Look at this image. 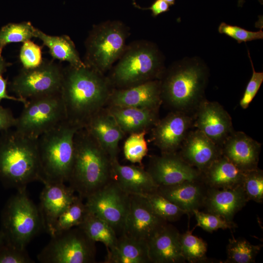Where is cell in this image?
Segmentation results:
<instances>
[{
    "mask_svg": "<svg viewBox=\"0 0 263 263\" xmlns=\"http://www.w3.org/2000/svg\"><path fill=\"white\" fill-rule=\"evenodd\" d=\"M113 88L107 76L87 66L63 68L60 94L66 119L79 129L106 106Z\"/></svg>",
    "mask_w": 263,
    "mask_h": 263,
    "instance_id": "cell-1",
    "label": "cell"
},
{
    "mask_svg": "<svg viewBox=\"0 0 263 263\" xmlns=\"http://www.w3.org/2000/svg\"><path fill=\"white\" fill-rule=\"evenodd\" d=\"M208 69L198 57H185L165 68L160 78L161 95L174 111L186 112L196 108L203 100Z\"/></svg>",
    "mask_w": 263,
    "mask_h": 263,
    "instance_id": "cell-2",
    "label": "cell"
},
{
    "mask_svg": "<svg viewBox=\"0 0 263 263\" xmlns=\"http://www.w3.org/2000/svg\"><path fill=\"white\" fill-rule=\"evenodd\" d=\"M74 145L67 182L79 196L86 199L111 180L112 159L84 128L75 133Z\"/></svg>",
    "mask_w": 263,
    "mask_h": 263,
    "instance_id": "cell-3",
    "label": "cell"
},
{
    "mask_svg": "<svg viewBox=\"0 0 263 263\" xmlns=\"http://www.w3.org/2000/svg\"><path fill=\"white\" fill-rule=\"evenodd\" d=\"M0 179L18 190L40 180L38 138L10 129L0 134Z\"/></svg>",
    "mask_w": 263,
    "mask_h": 263,
    "instance_id": "cell-4",
    "label": "cell"
},
{
    "mask_svg": "<svg viewBox=\"0 0 263 263\" xmlns=\"http://www.w3.org/2000/svg\"><path fill=\"white\" fill-rule=\"evenodd\" d=\"M107 76L113 89H125L159 79L165 69L163 53L154 43L134 41L127 45Z\"/></svg>",
    "mask_w": 263,
    "mask_h": 263,
    "instance_id": "cell-5",
    "label": "cell"
},
{
    "mask_svg": "<svg viewBox=\"0 0 263 263\" xmlns=\"http://www.w3.org/2000/svg\"><path fill=\"white\" fill-rule=\"evenodd\" d=\"M79 129L66 120L38 138L40 181L68 182L74 157L75 135Z\"/></svg>",
    "mask_w": 263,
    "mask_h": 263,
    "instance_id": "cell-6",
    "label": "cell"
},
{
    "mask_svg": "<svg viewBox=\"0 0 263 263\" xmlns=\"http://www.w3.org/2000/svg\"><path fill=\"white\" fill-rule=\"evenodd\" d=\"M129 29L119 20H107L93 26L85 42V64L104 74L123 54Z\"/></svg>",
    "mask_w": 263,
    "mask_h": 263,
    "instance_id": "cell-7",
    "label": "cell"
},
{
    "mask_svg": "<svg viewBox=\"0 0 263 263\" xmlns=\"http://www.w3.org/2000/svg\"><path fill=\"white\" fill-rule=\"evenodd\" d=\"M2 225L5 242L21 249H25L31 240L43 229L38 207L28 197L26 188L18 189L6 204Z\"/></svg>",
    "mask_w": 263,
    "mask_h": 263,
    "instance_id": "cell-8",
    "label": "cell"
},
{
    "mask_svg": "<svg viewBox=\"0 0 263 263\" xmlns=\"http://www.w3.org/2000/svg\"><path fill=\"white\" fill-rule=\"evenodd\" d=\"M66 120L65 108L59 92L27 100L16 118L14 128L23 135L38 138Z\"/></svg>",
    "mask_w": 263,
    "mask_h": 263,
    "instance_id": "cell-9",
    "label": "cell"
},
{
    "mask_svg": "<svg viewBox=\"0 0 263 263\" xmlns=\"http://www.w3.org/2000/svg\"><path fill=\"white\" fill-rule=\"evenodd\" d=\"M37 256L42 263H92L95 262V242L79 226L51 237Z\"/></svg>",
    "mask_w": 263,
    "mask_h": 263,
    "instance_id": "cell-10",
    "label": "cell"
},
{
    "mask_svg": "<svg viewBox=\"0 0 263 263\" xmlns=\"http://www.w3.org/2000/svg\"><path fill=\"white\" fill-rule=\"evenodd\" d=\"M63 68L54 60L43 59L38 67L22 68L10 84L16 95L25 100L59 93Z\"/></svg>",
    "mask_w": 263,
    "mask_h": 263,
    "instance_id": "cell-11",
    "label": "cell"
},
{
    "mask_svg": "<svg viewBox=\"0 0 263 263\" xmlns=\"http://www.w3.org/2000/svg\"><path fill=\"white\" fill-rule=\"evenodd\" d=\"M86 200L90 212L106 221L117 235L122 234L129 208V194L111 180Z\"/></svg>",
    "mask_w": 263,
    "mask_h": 263,
    "instance_id": "cell-12",
    "label": "cell"
},
{
    "mask_svg": "<svg viewBox=\"0 0 263 263\" xmlns=\"http://www.w3.org/2000/svg\"><path fill=\"white\" fill-rule=\"evenodd\" d=\"M168 223L156 213L144 196L131 194L122 234L148 243Z\"/></svg>",
    "mask_w": 263,
    "mask_h": 263,
    "instance_id": "cell-13",
    "label": "cell"
},
{
    "mask_svg": "<svg viewBox=\"0 0 263 263\" xmlns=\"http://www.w3.org/2000/svg\"><path fill=\"white\" fill-rule=\"evenodd\" d=\"M147 170L158 186L201 180V173L185 162L177 152L152 156Z\"/></svg>",
    "mask_w": 263,
    "mask_h": 263,
    "instance_id": "cell-14",
    "label": "cell"
},
{
    "mask_svg": "<svg viewBox=\"0 0 263 263\" xmlns=\"http://www.w3.org/2000/svg\"><path fill=\"white\" fill-rule=\"evenodd\" d=\"M192 124V118L186 112L174 111L151 129L152 141L162 153L177 152Z\"/></svg>",
    "mask_w": 263,
    "mask_h": 263,
    "instance_id": "cell-15",
    "label": "cell"
},
{
    "mask_svg": "<svg viewBox=\"0 0 263 263\" xmlns=\"http://www.w3.org/2000/svg\"><path fill=\"white\" fill-rule=\"evenodd\" d=\"M196 108L193 126L221 147L233 132L230 115L217 102L203 99Z\"/></svg>",
    "mask_w": 263,
    "mask_h": 263,
    "instance_id": "cell-16",
    "label": "cell"
},
{
    "mask_svg": "<svg viewBox=\"0 0 263 263\" xmlns=\"http://www.w3.org/2000/svg\"><path fill=\"white\" fill-rule=\"evenodd\" d=\"M40 195L38 207L43 228L50 235L57 218L76 199L77 195L63 183H44Z\"/></svg>",
    "mask_w": 263,
    "mask_h": 263,
    "instance_id": "cell-17",
    "label": "cell"
},
{
    "mask_svg": "<svg viewBox=\"0 0 263 263\" xmlns=\"http://www.w3.org/2000/svg\"><path fill=\"white\" fill-rule=\"evenodd\" d=\"M159 79L125 89H113L107 106L158 109L162 103Z\"/></svg>",
    "mask_w": 263,
    "mask_h": 263,
    "instance_id": "cell-18",
    "label": "cell"
},
{
    "mask_svg": "<svg viewBox=\"0 0 263 263\" xmlns=\"http://www.w3.org/2000/svg\"><path fill=\"white\" fill-rule=\"evenodd\" d=\"M180 148L182 158L201 173L222 155L221 147L198 129L188 133Z\"/></svg>",
    "mask_w": 263,
    "mask_h": 263,
    "instance_id": "cell-19",
    "label": "cell"
},
{
    "mask_svg": "<svg viewBox=\"0 0 263 263\" xmlns=\"http://www.w3.org/2000/svg\"><path fill=\"white\" fill-rule=\"evenodd\" d=\"M84 128L95 139L112 160L117 159L118 145L125 134L106 107L95 113Z\"/></svg>",
    "mask_w": 263,
    "mask_h": 263,
    "instance_id": "cell-20",
    "label": "cell"
},
{
    "mask_svg": "<svg viewBox=\"0 0 263 263\" xmlns=\"http://www.w3.org/2000/svg\"><path fill=\"white\" fill-rule=\"evenodd\" d=\"M261 145L242 132H233L221 148L222 154L243 171L258 168Z\"/></svg>",
    "mask_w": 263,
    "mask_h": 263,
    "instance_id": "cell-21",
    "label": "cell"
},
{
    "mask_svg": "<svg viewBox=\"0 0 263 263\" xmlns=\"http://www.w3.org/2000/svg\"><path fill=\"white\" fill-rule=\"evenodd\" d=\"M111 180L127 194L144 196L157 190L148 171L134 165H122L118 159L112 160Z\"/></svg>",
    "mask_w": 263,
    "mask_h": 263,
    "instance_id": "cell-22",
    "label": "cell"
},
{
    "mask_svg": "<svg viewBox=\"0 0 263 263\" xmlns=\"http://www.w3.org/2000/svg\"><path fill=\"white\" fill-rule=\"evenodd\" d=\"M180 234L175 226L168 223L154 235L147 243L150 263H185Z\"/></svg>",
    "mask_w": 263,
    "mask_h": 263,
    "instance_id": "cell-23",
    "label": "cell"
},
{
    "mask_svg": "<svg viewBox=\"0 0 263 263\" xmlns=\"http://www.w3.org/2000/svg\"><path fill=\"white\" fill-rule=\"evenodd\" d=\"M207 189L202 180H198L158 186L157 191L186 214L190 215L203 207Z\"/></svg>",
    "mask_w": 263,
    "mask_h": 263,
    "instance_id": "cell-24",
    "label": "cell"
},
{
    "mask_svg": "<svg viewBox=\"0 0 263 263\" xmlns=\"http://www.w3.org/2000/svg\"><path fill=\"white\" fill-rule=\"evenodd\" d=\"M248 201L242 185L227 189L208 188L203 207L207 212L233 221L235 215Z\"/></svg>",
    "mask_w": 263,
    "mask_h": 263,
    "instance_id": "cell-25",
    "label": "cell"
},
{
    "mask_svg": "<svg viewBox=\"0 0 263 263\" xmlns=\"http://www.w3.org/2000/svg\"><path fill=\"white\" fill-rule=\"evenodd\" d=\"M106 107L125 134L147 132L159 120L158 109L115 106Z\"/></svg>",
    "mask_w": 263,
    "mask_h": 263,
    "instance_id": "cell-26",
    "label": "cell"
},
{
    "mask_svg": "<svg viewBox=\"0 0 263 263\" xmlns=\"http://www.w3.org/2000/svg\"><path fill=\"white\" fill-rule=\"evenodd\" d=\"M244 172L222 155L201 173V180L208 188H231L242 185Z\"/></svg>",
    "mask_w": 263,
    "mask_h": 263,
    "instance_id": "cell-27",
    "label": "cell"
},
{
    "mask_svg": "<svg viewBox=\"0 0 263 263\" xmlns=\"http://www.w3.org/2000/svg\"><path fill=\"white\" fill-rule=\"evenodd\" d=\"M108 251L106 263H149L146 242L122 234L115 245Z\"/></svg>",
    "mask_w": 263,
    "mask_h": 263,
    "instance_id": "cell-28",
    "label": "cell"
},
{
    "mask_svg": "<svg viewBox=\"0 0 263 263\" xmlns=\"http://www.w3.org/2000/svg\"><path fill=\"white\" fill-rule=\"evenodd\" d=\"M34 37L38 38L43 45L48 47L54 59L67 61L69 65L74 67L86 66L80 58L75 43L68 36H50L35 28Z\"/></svg>",
    "mask_w": 263,
    "mask_h": 263,
    "instance_id": "cell-29",
    "label": "cell"
},
{
    "mask_svg": "<svg viewBox=\"0 0 263 263\" xmlns=\"http://www.w3.org/2000/svg\"><path fill=\"white\" fill-rule=\"evenodd\" d=\"M93 241L105 244L107 250L116 244L118 236L113 227L103 219L89 212L84 222L79 226Z\"/></svg>",
    "mask_w": 263,
    "mask_h": 263,
    "instance_id": "cell-30",
    "label": "cell"
},
{
    "mask_svg": "<svg viewBox=\"0 0 263 263\" xmlns=\"http://www.w3.org/2000/svg\"><path fill=\"white\" fill-rule=\"evenodd\" d=\"M83 200L77 195L76 199L57 218L50 234L51 237L78 226L84 222L89 211Z\"/></svg>",
    "mask_w": 263,
    "mask_h": 263,
    "instance_id": "cell-31",
    "label": "cell"
},
{
    "mask_svg": "<svg viewBox=\"0 0 263 263\" xmlns=\"http://www.w3.org/2000/svg\"><path fill=\"white\" fill-rule=\"evenodd\" d=\"M262 245H254L244 238L229 239L226 246V263H252Z\"/></svg>",
    "mask_w": 263,
    "mask_h": 263,
    "instance_id": "cell-32",
    "label": "cell"
},
{
    "mask_svg": "<svg viewBox=\"0 0 263 263\" xmlns=\"http://www.w3.org/2000/svg\"><path fill=\"white\" fill-rule=\"evenodd\" d=\"M192 232L188 230L180 234L181 251L185 260L191 263L208 262L207 243Z\"/></svg>",
    "mask_w": 263,
    "mask_h": 263,
    "instance_id": "cell-33",
    "label": "cell"
},
{
    "mask_svg": "<svg viewBox=\"0 0 263 263\" xmlns=\"http://www.w3.org/2000/svg\"><path fill=\"white\" fill-rule=\"evenodd\" d=\"M35 27L29 21L10 23L0 30V56L3 48L8 43L23 42L34 37Z\"/></svg>",
    "mask_w": 263,
    "mask_h": 263,
    "instance_id": "cell-34",
    "label": "cell"
},
{
    "mask_svg": "<svg viewBox=\"0 0 263 263\" xmlns=\"http://www.w3.org/2000/svg\"><path fill=\"white\" fill-rule=\"evenodd\" d=\"M144 196L156 213L167 222L177 221L182 215L186 214L184 210L160 194L157 190Z\"/></svg>",
    "mask_w": 263,
    "mask_h": 263,
    "instance_id": "cell-35",
    "label": "cell"
},
{
    "mask_svg": "<svg viewBox=\"0 0 263 263\" xmlns=\"http://www.w3.org/2000/svg\"><path fill=\"white\" fill-rule=\"evenodd\" d=\"M147 132L132 133L125 141L123 151L127 160L132 163L141 164L148 151L145 139Z\"/></svg>",
    "mask_w": 263,
    "mask_h": 263,
    "instance_id": "cell-36",
    "label": "cell"
},
{
    "mask_svg": "<svg viewBox=\"0 0 263 263\" xmlns=\"http://www.w3.org/2000/svg\"><path fill=\"white\" fill-rule=\"evenodd\" d=\"M242 187L248 201H263V172L258 168L244 172Z\"/></svg>",
    "mask_w": 263,
    "mask_h": 263,
    "instance_id": "cell-37",
    "label": "cell"
},
{
    "mask_svg": "<svg viewBox=\"0 0 263 263\" xmlns=\"http://www.w3.org/2000/svg\"><path fill=\"white\" fill-rule=\"evenodd\" d=\"M197 222L196 226L212 232L219 229H234L237 225L233 221H228L220 216L209 212L195 210L193 212Z\"/></svg>",
    "mask_w": 263,
    "mask_h": 263,
    "instance_id": "cell-38",
    "label": "cell"
},
{
    "mask_svg": "<svg viewBox=\"0 0 263 263\" xmlns=\"http://www.w3.org/2000/svg\"><path fill=\"white\" fill-rule=\"evenodd\" d=\"M218 30L220 34L230 37L236 40L238 43L263 38V32L261 29L258 31H250L224 22L220 23Z\"/></svg>",
    "mask_w": 263,
    "mask_h": 263,
    "instance_id": "cell-39",
    "label": "cell"
},
{
    "mask_svg": "<svg viewBox=\"0 0 263 263\" xmlns=\"http://www.w3.org/2000/svg\"><path fill=\"white\" fill-rule=\"evenodd\" d=\"M42 48L31 40L23 42L19 52V59L25 69L34 68L43 62Z\"/></svg>",
    "mask_w": 263,
    "mask_h": 263,
    "instance_id": "cell-40",
    "label": "cell"
},
{
    "mask_svg": "<svg viewBox=\"0 0 263 263\" xmlns=\"http://www.w3.org/2000/svg\"><path fill=\"white\" fill-rule=\"evenodd\" d=\"M247 52L248 56L250 59L252 69V75L247 84L243 96L240 102V106L244 109H246L248 108L249 105L257 94L263 81V73L257 72L255 70L248 49H247Z\"/></svg>",
    "mask_w": 263,
    "mask_h": 263,
    "instance_id": "cell-41",
    "label": "cell"
},
{
    "mask_svg": "<svg viewBox=\"0 0 263 263\" xmlns=\"http://www.w3.org/2000/svg\"><path fill=\"white\" fill-rule=\"evenodd\" d=\"M3 244L0 247V263H34L25 249L16 248L6 242L5 245Z\"/></svg>",
    "mask_w": 263,
    "mask_h": 263,
    "instance_id": "cell-42",
    "label": "cell"
},
{
    "mask_svg": "<svg viewBox=\"0 0 263 263\" xmlns=\"http://www.w3.org/2000/svg\"><path fill=\"white\" fill-rule=\"evenodd\" d=\"M10 65V63L6 61L2 56H0V103L3 99H6L25 103L27 100H25L18 97L9 95L7 91V80L3 77V74L6 68Z\"/></svg>",
    "mask_w": 263,
    "mask_h": 263,
    "instance_id": "cell-43",
    "label": "cell"
},
{
    "mask_svg": "<svg viewBox=\"0 0 263 263\" xmlns=\"http://www.w3.org/2000/svg\"><path fill=\"white\" fill-rule=\"evenodd\" d=\"M16 121L10 109L0 106V132L14 127Z\"/></svg>",
    "mask_w": 263,
    "mask_h": 263,
    "instance_id": "cell-44",
    "label": "cell"
},
{
    "mask_svg": "<svg viewBox=\"0 0 263 263\" xmlns=\"http://www.w3.org/2000/svg\"><path fill=\"white\" fill-rule=\"evenodd\" d=\"M134 6L139 9L143 10H150L152 12V15L156 17L159 15L168 11L169 10L170 5L164 0H155L150 6L147 8H142L137 5L134 1Z\"/></svg>",
    "mask_w": 263,
    "mask_h": 263,
    "instance_id": "cell-45",
    "label": "cell"
},
{
    "mask_svg": "<svg viewBox=\"0 0 263 263\" xmlns=\"http://www.w3.org/2000/svg\"><path fill=\"white\" fill-rule=\"evenodd\" d=\"M5 242L4 236L2 231L0 232V247Z\"/></svg>",
    "mask_w": 263,
    "mask_h": 263,
    "instance_id": "cell-46",
    "label": "cell"
},
{
    "mask_svg": "<svg viewBox=\"0 0 263 263\" xmlns=\"http://www.w3.org/2000/svg\"><path fill=\"white\" fill-rule=\"evenodd\" d=\"M167 2L170 6L173 5L175 4V0H164Z\"/></svg>",
    "mask_w": 263,
    "mask_h": 263,
    "instance_id": "cell-47",
    "label": "cell"
},
{
    "mask_svg": "<svg viewBox=\"0 0 263 263\" xmlns=\"http://www.w3.org/2000/svg\"><path fill=\"white\" fill-rule=\"evenodd\" d=\"M245 2V0H238V6L242 7Z\"/></svg>",
    "mask_w": 263,
    "mask_h": 263,
    "instance_id": "cell-48",
    "label": "cell"
},
{
    "mask_svg": "<svg viewBox=\"0 0 263 263\" xmlns=\"http://www.w3.org/2000/svg\"><path fill=\"white\" fill-rule=\"evenodd\" d=\"M260 1H262H262L263 0H259Z\"/></svg>",
    "mask_w": 263,
    "mask_h": 263,
    "instance_id": "cell-49",
    "label": "cell"
}]
</instances>
